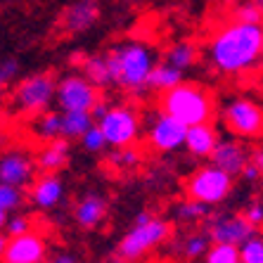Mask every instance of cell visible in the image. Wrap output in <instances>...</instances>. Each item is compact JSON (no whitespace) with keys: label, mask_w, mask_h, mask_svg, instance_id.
<instances>
[{"label":"cell","mask_w":263,"mask_h":263,"mask_svg":"<svg viewBox=\"0 0 263 263\" xmlns=\"http://www.w3.org/2000/svg\"><path fill=\"white\" fill-rule=\"evenodd\" d=\"M55 100L62 111H90L92 104L100 100V92L79 73H69L57 81Z\"/></svg>","instance_id":"cell-9"},{"label":"cell","mask_w":263,"mask_h":263,"mask_svg":"<svg viewBox=\"0 0 263 263\" xmlns=\"http://www.w3.org/2000/svg\"><path fill=\"white\" fill-rule=\"evenodd\" d=\"M102 57L114 86H121L123 90L138 92V95L147 90V76L157 64V52L147 43L128 41V43L111 45Z\"/></svg>","instance_id":"cell-2"},{"label":"cell","mask_w":263,"mask_h":263,"mask_svg":"<svg viewBox=\"0 0 263 263\" xmlns=\"http://www.w3.org/2000/svg\"><path fill=\"white\" fill-rule=\"evenodd\" d=\"M209 216H211V206L199 204V202H195V199H183V202L176 206V218L180 220V223H187V226L206 223Z\"/></svg>","instance_id":"cell-25"},{"label":"cell","mask_w":263,"mask_h":263,"mask_svg":"<svg viewBox=\"0 0 263 263\" xmlns=\"http://www.w3.org/2000/svg\"><path fill=\"white\" fill-rule=\"evenodd\" d=\"M83 79H86L95 90H104V88L114 86V83H111V76H109V69L104 64L102 55L83 60Z\"/></svg>","instance_id":"cell-24"},{"label":"cell","mask_w":263,"mask_h":263,"mask_svg":"<svg viewBox=\"0 0 263 263\" xmlns=\"http://www.w3.org/2000/svg\"><path fill=\"white\" fill-rule=\"evenodd\" d=\"M95 126L102 130L107 147H114V149L135 147L142 130L140 114L135 107H128V104H111L109 111Z\"/></svg>","instance_id":"cell-7"},{"label":"cell","mask_w":263,"mask_h":263,"mask_svg":"<svg viewBox=\"0 0 263 263\" xmlns=\"http://www.w3.org/2000/svg\"><path fill=\"white\" fill-rule=\"evenodd\" d=\"M206 57L226 76L254 69L263 60V24H226L211 36Z\"/></svg>","instance_id":"cell-1"},{"label":"cell","mask_w":263,"mask_h":263,"mask_svg":"<svg viewBox=\"0 0 263 263\" xmlns=\"http://www.w3.org/2000/svg\"><path fill=\"white\" fill-rule=\"evenodd\" d=\"M19 73V62L17 60H5L0 62V92L7 88V83Z\"/></svg>","instance_id":"cell-35"},{"label":"cell","mask_w":263,"mask_h":263,"mask_svg":"<svg viewBox=\"0 0 263 263\" xmlns=\"http://www.w3.org/2000/svg\"><path fill=\"white\" fill-rule=\"evenodd\" d=\"M159 111L180 126L190 128L199 123H214L216 117V98L214 90L199 83H178L176 88L159 95Z\"/></svg>","instance_id":"cell-3"},{"label":"cell","mask_w":263,"mask_h":263,"mask_svg":"<svg viewBox=\"0 0 263 263\" xmlns=\"http://www.w3.org/2000/svg\"><path fill=\"white\" fill-rule=\"evenodd\" d=\"M220 123L235 140L263 138V104L251 98H235L223 107Z\"/></svg>","instance_id":"cell-6"},{"label":"cell","mask_w":263,"mask_h":263,"mask_svg":"<svg viewBox=\"0 0 263 263\" xmlns=\"http://www.w3.org/2000/svg\"><path fill=\"white\" fill-rule=\"evenodd\" d=\"M235 178L216 168L214 164L197 166L190 176L185 178V199H195L206 206L223 204L228 197L233 195Z\"/></svg>","instance_id":"cell-5"},{"label":"cell","mask_w":263,"mask_h":263,"mask_svg":"<svg viewBox=\"0 0 263 263\" xmlns=\"http://www.w3.org/2000/svg\"><path fill=\"white\" fill-rule=\"evenodd\" d=\"M36 161L31 159L26 152H7L5 157H0V183L24 190L26 185L33 183L36 178Z\"/></svg>","instance_id":"cell-13"},{"label":"cell","mask_w":263,"mask_h":263,"mask_svg":"<svg viewBox=\"0 0 263 263\" xmlns=\"http://www.w3.org/2000/svg\"><path fill=\"white\" fill-rule=\"evenodd\" d=\"M81 145H83V149H86L88 154H102L104 149H107V142H104V135L102 130L92 123L90 128L83 133V138H81Z\"/></svg>","instance_id":"cell-32"},{"label":"cell","mask_w":263,"mask_h":263,"mask_svg":"<svg viewBox=\"0 0 263 263\" xmlns=\"http://www.w3.org/2000/svg\"><path fill=\"white\" fill-rule=\"evenodd\" d=\"M57 81L50 71L33 73L24 79L14 90V102L24 114H45L50 102L55 100Z\"/></svg>","instance_id":"cell-8"},{"label":"cell","mask_w":263,"mask_h":263,"mask_svg":"<svg viewBox=\"0 0 263 263\" xmlns=\"http://www.w3.org/2000/svg\"><path fill=\"white\" fill-rule=\"evenodd\" d=\"M100 19V3L98 0H79L69 7L62 17V29L67 33H83Z\"/></svg>","instance_id":"cell-17"},{"label":"cell","mask_w":263,"mask_h":263,"mask_svg":"<svg viewBox=\"0 0 263 263\" xmlns=\"http://www.w3.org/2000/svg\"><path fill=\"white\" fill-rule=\"evenodd\" d=\"M237 24H263V14L256 10V5L251 0H242L233 12Z\"/></svg>","instance_id":"cell-31"},{"label":"cell","mask_w":263,"mask_h":263,"mask_svg":"<svg viewBox=\"0 0 263 263\" xmlns=\"http://www.w3.org/2000/svg\"><path fill=\"white\" fill-rule=\"evenodd\" d=\"M33 133H36V138H41L45 142L62 138V114L60 111H45V114H41L36 119V123H33Z\"/></svg>","instance_id":"cell-26"},{"label":"cell","mask_w":263,"mask_h":263,"mask_svg":"<svg viewBox=\"0 0 263 263\" xmlns=\"http://www.w3.org/2000/svg\"><path fill=\"white\" fill-rule=\"evenodd\" d=\"M142 161L140 152L135 147H123V149H114L109 154V164L121 168V171H128V168H135V166Z\"/></svg>","instance_id":"cell-29"},{"label":"cell","mask_w":263,"mask_h":263,"mask_svg":"<svg viewBox=\"0 0 263 263\" xmlns=\"http://www.w3.org/2000/svg\"><path fill=\"white\" fill-rule=\"evenodd\" d=\"M164 57H166L164 62L166 64H171L173 69H178V71H187V69H192L197 64V60H199V50H197L195 43L180 41V43L171 45Z\"/></svg>","instance_id":"cell-22"},{"label":"cell","mask_w":263,"mask_h":263,"mask_svg":"<svg viewBox=\"0 0 263 263\" xmlns=\"http://www.w3.org/2000/svg\"><path fill=\"white\" fill-rule=\"evenodd\" d=\"M239 263H263V235H254L237 247Z\"/></svg>","instance_id":"cell-27"},{"label":"cell","mask_w":263,"mask_h":263,"mask_svg":"<svg viewBox=\"0 0 263 263\" xmlns=\"http://www.w3.org/2000/svg\"><path fill=\"white\" fill-rule=\"evenodd\" d=\"M211 247V239H209L206 230H192V233L183 235V237L176 242V251L187 261H197L202 258L204 254Z\"/></svg>","instance_id":"cell-21"},{"label":"cell","mask_w":263,"mask_h":263,"mask_svg":"<svg viewBox=\"0 0 263 263\" xmlns=\"http://www.w3.org/2000/svg\"><path fill=\"white\" fill-rule=\"evenodd\" d=\"M258 230L247 223L242 214H211L206 218V235L214 245H233L239 247Z\"/></svg>","instance_id":"cell-10"},{"label":"cell","mask_w":263,"mask_h":263,"mask_svg":"<svg viewBox=\"0 0 263 263\" xmlns=\"http://www.w3.org/2000/svg\"><path fill=\"white\" fill-rule=\"evenodd\" d=\"M251 3H254V5H256V10L263 14V0H251Z\"/></svg>","instance_id":"cell-40"},{"label":"cell","mask_w":263,"mask_h":263,"mask_svg":"<svg viewBox=\"0 0 263 263\" xmlns=\"http://www.w3.org/2000/svg\"><path fill=\"white\" fill-rule=\"evenodd\" d=\"M3 263H45L48 261V242L41 233L29 230L19 237H7L3 249Z\"/></svg>","instance_id":"cell-12"},{"label":"cell","mask_w":263,"mask_h":263,"mask_svg":"<svg viewBox=\"0 0 263 263\" xmlns=\"http://www.w3.org/2000/svg\"><path fill=\"white\" fill-rule=\"evenodd\" d=\"M31 230V218L24 214H17V216H7V223H5V237H19Z\"/></svg>","instance_id":"cell-33"},{"label":"cell","mask_w":263,"mask_h":263,"mask_svg":"<svg viewBox=\"0 0 263 263\" xmlns=\"http://www.w3.org/2000/svg\"><path fill=\"white\" fill-rule=\"evenodd\" d=\"M92 123L90 111H62V138L69 142L81 140Z\"/></svg>","instance_id":"cell-23"},{"label":"cell","mask_w":263,"mask_h":263,"mask_svg":"<svg viewBox=\"0 0 263 263\" xmlns=\"http://www.w3.org/2000/svg\"><path fill=\"white\" fill-rule=\"evenodd\" d=\"M109 107H111V104L107 102V100H102V98H100L98 102L92 104V109H90V117H92V121L98 123L100 119H102L104 114H107V111H109Z\"/></svg>","instance_id":"cell-37"},{"label":"cell","mask_w":263,"mask_h":263,"mask_svg":"<svg viewBox=\"0 0 263 263\" xmlns=\"http://www.w3.org/2000/svg\"><path fill=\"white\" fill-rule=\"evenodd\" d=\"M218 130L214 123H199V126H190L185 130V142L183 147L197 159H209L214 152L216 142H218Z\"/></svg>","instance_id":"cell-18"},{"label":"cell","mask_w":263,"mask_h":263,"mask_svg":"<svg viewBox=\"0 0 263 263\" xmlns=\"http://www.w3.org/2000/svg\"><path fill=\"white\" fill-rule=\"evenodd\" d=\"M247 164H251L263 176V149H254V152L249 154V161H247Z\"/></svg>","instance_id":"cell-38"},{"label":"cell","mask_w":263,"mask_h":263,"mask_svg":"<svg viewBox=\"0 0 263 263\" xmlns=\"http://www.w3.org/2000/svg\"><path fill=\"white\" fill-rule=\"evenodd\" d=\"M178 83H183V71H178L173 69L171 64H166V62H159V64H154L149 76H147V88L154 92H166L176 88Z\"/></svg>","instance_id":"cell-20"},{"label":"cell","mask_w":263,"mask_h":263,"mask_svg":"<svg viewBox=\"0 0 263 263\" xmlns=\"http://www.w3.org/2000/svg\"><path fill=\"white\" fill-rule=\"evenodd\" d=\"M24 204V190L10 187V185L0 183V211L10 214V211H19Z\"/></svg>","instance_id":"cell-30"},{"label":"cell","mask_w":263,"mask_h":263,"mask_svg":"<svg viewBox=\"0 0 263 263\" xmlns=\"http://www.w3.org/2000/svg\"><path fill=\"white\" fill-rule=\"evenodd\" d=\"M185 130H187L185 126L168 119L159 109H157V114L147 119V142H149L154 152H178L185 142Z\"/></svg>","instance_id":"cell-11"},{"label":"cell","mask_w":263,"mask_h":263,"mask_svg":"<svg viewBox=\"0 0 263 263\" xmlns=\"http://www.w3.org/2000/svg\"><path fill=\"white\" fill-rule=\"evenodd\" d=\"M31 204L41 211H50L64 199V180L57 173H41L38 178H33L29 192Z\"/></svg>","instance_id":"cell-15"},{"label":"cell","mask_w":263,"mask_h":263,"mask_svg":"<svg viewBox=\"0 0 263 263\" xmlns=\"http://www.w3.org/2000/svg\"><path fill=\"white\" fill-rule=\"evenodd\" d=\"M204 263H239V249L233 245H211L204 254Z\"/></svg>","instance_id":"cell-28"},{"label":"cell","mask_w":263,"mask_h":263,"mask_svg":"<svg viewBox=\"0 0 263 263\" xmlns=\"http://www.w3.org/2000/svg\"><path fill=\"white\" fill-rule=\"evenodd\" d=\"M242 216L247 218V223H249L251 228H263V202H249V206L242 211Z\"/></svg>","instance_id":"cell-34"},{"label":"cell","mask_w":263,"mask_h":263,"mask_svg":"<svg viewBox=\"0 0 263 263\" xmlns=\"http://www.w3.org/2000/svg\"><path fill=\"white\" fill-rule=\"evenodd\" d=\"M249 147L245 145L242 140H235V138H226V140H218L214 147V152H211V164L216 168H220L223 173H228L230 178L239 176L242 168L247 166L249 161Z\"/></svg>","instance_id":"cell-14"},{"label":"cell","mask_w":263,"mask_h":263,"mask_svg":"<svg viewBox=\"0 0 263 263\" xmlns=\"http://www.w3.org/2000/svg\"><path fill=\"white\" fill-rule=\"evenodd\" d=\"M171 235L173 226L166 218H159L149 211H140V214H135L130 230L119 242L117 258L123 263H133L145 254L154 251L157 247H161Z\"/></svg>","instance_id":"cell-4"},{"label":"cell","mask_w":263,"mask_h":263,"mask_svg":"<svg viewBox=\"0 0 263 263\" xmlns=\"http://www.w3.org/2000/svg\"><path fill=\"white\" fill-rule=\"evenodd\" d=\"M48 263H83V261H81V256L73 254V251H57Z\"/></svg>","instance_id":"cell-36"},{"label":"cell","mask_w":263,"mask_h":263,"mask_svg":"<svg viewBox=\"0 0 263 263\" xmlns=\"http://www.w3.org/2000/svg\"><path fill=\"white\" fill-rule=\"evenodd\" d=\"M5 223H7V214H3V211H0V230L5 228Z\"/></svg>","instance_id":"cell-39"},{"label":"cell","mask_w":263,"mask_h":263,"mask_svg":"<svg viewBox=\"0 0 263 263\" xmlns=\"http://www.w3.org/2000/svg\"><path fill=\"white\" fill-rule=\"evenodd\" d=\"M69 154H71V142L64 140V138H57V140H50L41 147V152L33 161H36V168L43 173H57L60 168H64L69 161Z\"/></svg>","instance_id":"cell-19"},{"label":"cell","mask_w":263,"mask_h":263,"mask_svg":"<svg viewBox=\"0 0 263 263\" xmlns=\"http://www.w3.org/2000/svg\"><path fill=\"white\" fill-rule=\"evenodd\" d=\"M109 214V202H107V197L98 195V192H88L83 195L76 202L73 206V220L79 223L83 230H95L104 223Z\"/></svg>","instance_id":"cell-16"}]
</instances>
